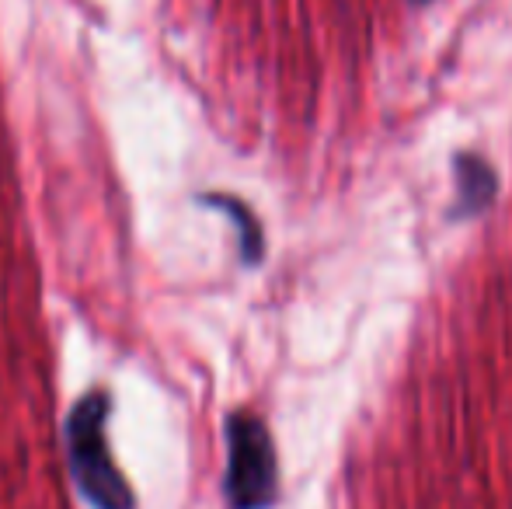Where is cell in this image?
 Wrapping results in <instances>:
<instances>
[{
    "label": "cell",
    "instance_id": "1",
    "mask_svg": "<svg viewBox=\"0 0 512 509\" xmlns=\"http://www.w3.org/2000/svg\"><path fill=\"white\" fill-rule=\"evenodd\" d=\"M108 391H91L70 408L67 419V457L70 475L81 496L95 509H136V492L122 478L108 447Z\"/></svg>",
    "mask_w": 512,
    "mask_h": 509
},
{
    "label": "cell",
    "instance_id": "2",
    "mask_svg": "<svg viewBox=\"0 0 512 509\" xmlns=\"http://www.w3.org/2000/svg\"><path fill=\"white\" fill-rule=\"evenodd\" d=\"M230 436V471L227 492L237 509H258L272 489V457L265 433L255 419L234 415L227 426Z\"/></svg>",
    "mask_w": 512,
    "mask_h": 509
}]
</instances>
